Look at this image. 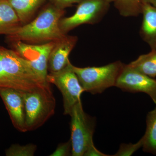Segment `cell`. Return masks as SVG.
Instances as JSON below:
<instances>
[{"mask_svg":"<svg viewBox=\"0 0 156 156\" xmlns=\"http://www.w3.org/2000/svg\"><path fill=\"white\" fill-rule=\"evenodd\" d=\"M37 149L36 145L28 144L25 145L13 144L5 151L7 156H33Z\"/></svg>","mask_w":156,"mask_h":156,"instance_id":"ac0fdd59","label":"cell"},{"mask_svg":"<svg viewBox=\"0 0 156 156\" xmlns=\"http://www.w3.org/2000/svg\"><path fill=\"white\" fill-rule=\"evenodd\" d=\"M51 4L58 9L64 10L73 4L79 3L82 0H50Z\"/></svg>","mask_w":156,"mask_h":156,"instance_id":"44dd1931","label":"cell"},{"mask_svg":"<svg viewBox=\"0 0 156 156\" xmlns=\"http://www.w3.org/2000/svg\"><path fill=\"white\" fill-rule=\"evenodd\" d=\"M105 1L110 4L111 3H113L114 2L115 0H105Z\"/></svg>","mask_w":156,"mask_h":156,"instance_id":"cb8c5ba5","label":"cell"},{"mask_svg":"<svg viewBox=\"0 0 156 156\" xmlns=\"http://www.w3.org/2000/svg\"><path fill=\"white\" fill-rule=\"evenodd\" d=\"M64 10L52 4L43 9L34 20L8 31L4 35L11 42L22 41L31 44L56 42L64 37L59 22Z\"/></svg>","mask_w":156,"mask_h":156,"instance_id":"6da1fadb","label":"cell"},{"mask_svg":"<svg viewBox=\"0 0 156 156\" xmlns=\"http://www.w3.org/2000/svg\"><path fill=\"white\" fill-rule=\"evenodd\" d=\"M124 65L116 61L101 66L82 68L72 64V67L84 91L95 95L115 86Z\"/></svg>","mask_w":156,"mask_h":156,"instance_id":"277c9868","label":"cell"},{"mask_svg":"<svg viewBox=\"0 0 156 156\" xmlns=\"http://www.w3.org/2000/svg\"><path fill=\"white\" fill-rule=\"evenodd\" d=\"M11 43L13 50L28 62L39 77L48 82V59L55 42L41 44H31L20 41Z\"/></svg>","mask_w":156,"mask_h":156,"instance_id":"ba28073f","label":"cell"},{"mask_svg":"<svg viewBox=\"0 0 156 156\" xmlns=\"http://www.w3.org/2000/svg\"><path fill=\"white\" fill-rule=\"evenodd\" d=\"M69 115L71 117L72 156H83L88 147L93 142L95 120L84 112L81 101L74 107Z\"/></svg>","mask_w":156,"mask_h":156,"instance_id":"5b68a950","label":"cell"},{"mask_svg":"<svg viewBox=\"0 0 156 156\" xmlns=\"http://www.w3.org/2000/svg\"><path fill=\"white\" fill-rule=\"evenodd\" d=\"M27 131L35 130L54 115L56 99L48 83L28 92H23Z\"/></svg>","mask_w":156,"mask_h":156,"instance_id":"3957f363","label":"cell"},{"mask_svg":"<svg viewBox=\"0 0 156 156\" xmlns=\"http://www.w3.org/2000/svg\"><path fill=\"white\" fill-rule=\"evenodd\" d=\"M115 87L123 91L147 94L156 105V80L124 64Z\"/></svg>","mask_w":156,"mask_h":156,"instance_id":"9c48e42d","label":"cell"},{"mask_svg":"<svg viewBox=\"0 0 156 156\" xmlns=\"http://www.w3.org/2000/svg\"><path fill=\"white\" fill-rule=\"evenodd\" d=\"M23 92L9 88H0V97L13 126L18 131H27L25 125V112Z\"/></svg>","mask_w":156,"mask_h":156,"instance_id":"30bf717a","label":"cell"},{"mask_svg":"<svg viewBox=\"0 0 156 156\" xmlns=\"http://www.w3.org/2000/svg\"><path fill=\"white\" fill-rule=\"evenodd\" d=\"M143 20L140 30L142 40L151 49H156V7L143 3Z\"/></svg>","mask_w":156,"mask_h":156,"instance_id":"7c38bea8","label":"cell"},{"mask_svg":"<svg viewBox=\"0 0 156 156\" xmlns=\"http://www.w3.org/2000/svg\"><path fill=\"white\" fill-rule=\"evenodd\" d=\"M115 8L121 16L137 17L142 12V0H115Z\"/></svg>","mask_w":156,"mask_h":156,"instance_id":"e0dca14e","label":"cell"},{"mask_svg":"<svg viewBox=\"0 0 156 156\" xmlns=\"http://www.w3.org/2000/svg\"><path fill=\"white\" fill-rule=\"evenodd\" d=\"M22 25L8 0H0V35Z\"/></svg>","mask_w":156,"mask_h":156,"instance_id":"5bb4252c","label":"cell"},{"mask_svg":"<svg viewBox=\"0 0 156 156\" xmlns=\"http://www.w3.org/2000/svg\"><path fill=\"white\" fill-rule=\"evenodd\" d=\"M142 138L144 151L156 155V106L147 115L146 129Z\"/></svg>","mask_w":156,"mask_h":156,"instance_id":"9a60e30c","label":"cell"},{"mask_svg":"<svg viewBox=\"0 0 156 156\" xmlns=\"http://www.w3.org/2000/svg\"><path fill=\"white\" fill-rule=\"evenodd\" d=\"M143 141L141 137L138 142L135 144H122L120 145L119 149L114 156H129L132 155L142 147Z\"/></svg>","mask_w":156,"mask_h":156,"instance_id":"d6986e66","label":"cell"},{"mask_svg":"<svg viewBox=\"0 0 156 156\" xmlns=\"http://www.w3.org/2000/svg\"><path fill=\"white\" fill-rule=\"evenodd\" d=\"M48 83L14 50L0 46V88L26 92Z\"/></svg>","mask_w":156,"mask_h":156,"instance_id":"7a4b0ae2","label":"cell"},{"mask_svg":"<svg viewBox=\"0 0 156 156\" xmlns=\"http://www.w3.org/2000/svg\"><path fill=\"white\" fill-rule=\"evenodd\" d=\"M78 41L77 37L68 35L55 42L51 50L48 62V70L56 73L63 69L69 62L70 53L75 48Z\"/></svg>","mask_w":156,"mask_h":156,"instance_id":"8fae6325","label":"cell"},{"mask_svg":"<svg viewBox=\"0 0 156 156\" xmlns=\"http://www.w3.org/2000/svg\"><path fill=\"white\" fill-rule=\"evenodd\" d=\"M109 5L105 0H82L74 14L60 19L59 27L63 34H67L82 24H96L106 15Z\"/></svg>","mask_w":156,"mask_h":156,"instance_id":"52a82bcc","label":"cell"},{"mask_svg":"<svg viewBox=\"0 0 156 156\" xmlns=\"http://www.w3.org/2000/svg\"><path fill=\"white\" fill-rule=\"evenodd\" d=\"M72 144L70 139L67 142L60 144L58 145L56 150L50 156H72Z\"/></svg>","mask_w":156,"mask_h":156,"instance_id":"ffe728a7","label":"cell"},{"mask_svg":"<svg viewBox=\"0 0 156 156\" xmlns=\"http://www.w3.org/2000/svg\"><path fill=\"white\" fill-rule=\"evenodd\" d=\"M143 3H148L156 7V0H142Z\"/></svg>","mask_w":156,"mask_h":156,"instance_id":"603a6c76","label":"cell"},{"mask_svg":"<svg viewBox=\"0 0 156 156\" xmlns=\"http://www.w3.org/2000/svg\"><path fill=\"white\" fill-rule=\"evenodd\" d=\"M84 156H108V155L105 154L97 149L94 143H92L88 147L87 151L84 154Z\"/></svg>","mask_w":156,"mask_h":156,"instance_id":"7402d4cb","label":"cell"},{"mask_svg":"<svg viewBox=\"0 0 156 156\" xmlns=\"http://www.w3.org/2000/svg\"><path fill=\"white\" fill-rule=\"evenodd\" d=\"M46 0H8L22 25L27 23Z\"/></svg>","mask_w":156,"mask_h":156,"instance_id":"4fadbf2b","label":"cell"},{"mask_svg":"<svg viewBox=\"0 0 156 156\" xmlns=\"http://www.w3.org/2000/svg\"><path fill=\"white\" fill-rule=\"evenodd\" d=\"M130 67L151 78L156 77V49L138 56L128 64Z\"/></svg>","mask_w":156,"mask_h":156,"instance_id":"2e32d148","label":"cell"},{"mask_svg":"<svg viewBox=\"0 0 156 156\" xmlns=\"http://www.w3.org/2000/svg\"><path fill=\"white\" fill-rule=\"evenodd\" d=\"M69 62L66 67L56 73L48 74L47 81L59 89L63 98L64 114L70 115L74 107L81 102V96L85 92Z\"/></svg>","mask_w":156,"mask_h":156,"instance_id":"8992f818","label":"cell"}]
</instances>
